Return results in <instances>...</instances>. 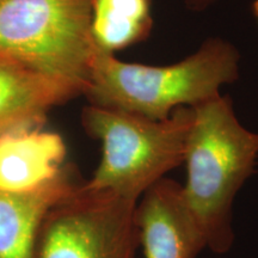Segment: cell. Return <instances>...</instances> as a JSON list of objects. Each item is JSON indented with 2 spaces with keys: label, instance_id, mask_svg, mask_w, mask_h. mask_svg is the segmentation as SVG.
Segmentation results:
<instances>
[{
  "label": "cell",
  "instance_id": "6da1fadb",
  "mask_svg": "<svg viewBox=\"0 0 258 258\" xmlns=\"http://www.w3.org/2000/svg\"><path fill=\"white\" fill-rule=\"evenodd\" d=\"M191 108L183 194L201 226L207 249L221 254L234 241L235 196L256 171L258 133L240 123L228 97L219 95Z\"/></svg>",
  "mask_w": 258,
  "mask_h": 258
},
{
  "label": "cell",
  "instance_id": "7a4b0ae2",
  "mask_svg": "<svg viewBox=\"0 0 258 258\" xmlns=\"http://www.w3.org/2000/svg\"><path fill=\"white\" fill-rule=\"evenodd\" d=\"M240 54L231 42L209 38L186 59L167 66L124 62L97 49L89 86L90 104L164 120L180 106L220 95L239 77Z\"/></svg>",
  "mask_w": 258,
  "mask_h": 258
},
{
  "label": "cell",
  "instance_id": "3957f363",
  "mask_svg": "<svg viewBox=\"0 0 258 258\" xmlns=\"http://www.w3.org/2000/svg\"><path fill=\"white\" fill-rule=\"evenodd\" d=\"M191 106L177 108L164 120L90 104L82 123L102 144V159L84 186L108 190L139 201L148 188L184 163L186 140L192 125Z\"/></svg>",
  "mask_w": 258,
  "mask_h": 258
},
{
  "label": "cell",
  "instance_id": "277c9868",
  "mask_svg": "<svg viewBox=\"0 0 258 258\" xmlns=\"http://www.w3.org/2000/svg\"><path fill=\"white\" fill-rule=\"evenodd\" d=\"M93 0H0V55L86 91L97 49Z\"/></svg>",
  "mask_w": 258,
  "mask_h": 258
},
{
  "label": "cell",
  "instance_id": "5b68a950",
  "mask_svg": "<svg viewBox=\"0 0 258 258\" xmlns=\"http://www.w3.org/2000/svg\"><path fill=\"white\" fill-rule=\"evenodd\" d=\"M137 201L77 184L42 222L37 258H134Z\"/></svg>",
  "mask_w": 258,
  "mask_h": 258
},
{
  "label": "cell",
  "instance_id": "8992f818",
  "mask_svg": "<svg viewBox=\"0 0 258 258\" xmlns=\"http://www.w3.org/2000/svg\"><path fill=\"white\" fill-rule=\"evenodd\" d=\"M134 219L146 258H196L207 249L183 185L176 180L164 177L148 188L139 199Z\"/></svg>",
  "mask_w": 258,
  "mask_h": 258
},
{
  "label": "cell",
  "instance_id": "52a82bcc",
  "mask_svg": "<svg viewBox=\"0 0 258 258\" xmlns=\"http://www.w3.org/2000/svg\"><path fill=\"white\" fill-rule=\"evenodd\" d=\"M80 95L72 84L0 55V135L42 128L54 106Z\"/></svg>",
  "mask_w": 258,
  "mask_h": 258
},
{
  "label": "cell",
  "instance_id": "ba28073f",
  "mask_svg": "<svg viewBox=\"0 0 258 258\" xmlns=\"http://www.w3.org/2000/svg\"><path fill=\"white\" fill-rule=\"evenodd\" d=\"M66 145L61 135L42 128L0 135V191L28 192L63 170Z\"/></svg>",
  "mask_w": 258,
  "mask_h": 258
},
{
  "label": "cell",
  "instance_id": "9c48e42d",
  "mask_svg": "<svg viewBox=\"0 0 258 258\" xmlns=\"http://www.w3.org/2000/svg\"><path fill=\"white\" fill-rule=\"evenodd\" d=\"M69 166L41 188L28 192L0 191V258H37V240L49 209L70 192Z\"/></svg>",
  "mask_w": 258,
  "mask_h": 258
},
{
  "label": "cell",
  "instance_id": "30bf717a",
  "mask_svg": "<svg viewBox=\"0 0 258 258\" xmlns=\"http://www.w3.org/2000/svg\"><path fill=\"white\" fill-rule=\"evenodd\" d=\"M151 29V0H93L91 32L98 49L114 54L145 40Z\"/></svg>",
  "mask_w": 258,
  "mask_h": 258
},
{
  "label": "cell",
  "instance_id": "8fae6325",
  "mask_svg": "<svg viewBox=\"0 0 258 258\" xmlns=\"http://www.w3.org/2000/svg\"><path fill=\"white\" fill-rule=\"evenodd\" d=\"M215 0H184L185 5L188 6L190 10L198 11V10H205L207 9L209 5H212Z\"/></svg>",
  "mask_w": 258,
  "mask_h": 258
},
{
  "label": "cell",
  "instance_id": "7c38bea8",
  "mask_svg": "<svg viewBox=\"0 0 258 258\" xmlns=\"http://www.w3.org/2000/svg\"><path fill=\"white\" fill-rule=\"evenodd\" d=\"M252 14L258 23V0H254V2L252 3Z\"/></svg>",
  "mask_w": 258,
  "mask_h": 258
}]
</instances>
